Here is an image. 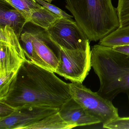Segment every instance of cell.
Segmentation results:
<instances>
[{
    "label": "cell",
    "instance_id": "1",
    "mask_svg": "<svg viewBox=\"0 0 129 129\" xmlns=\"http://www.w3.org/2000/svg\"><path fill=\"white\" fill-rule=\"evenodd\" d=\"M71 97L69 83L54 72L24 62L6 97L0 100L16 109L26 106L59 108Z\"/></svg>",
    "mask_w": 129,
    "mask_h": 129
},
{
    "label": "cell",
    "instance_id": "2",
    "mask_svg": "<svg viewBox=\"0 0 129 129\" xmlns=\"http://www.w3.org/2000/svg\"><path fill=\"white\" fill-rule=\"evenodd\" d=\"M91 50V66L100 82L98 93L111 102L125 93L129 103V56L99 44Z\"/></svg>",
    "mask_w": 129,
    "mask_h": 129
},
{
    "label": "cell",
    "instance_id": "3",
    "mask_svg": "<svg viewBox=\"0 0 129 129\" xmlns=\"http://www.w3.org/2000/svg\"><path fill=\"white\" fill-rule=\"evenodd\" d=\"M72 14L90 41H99L119 27L117 9L112 0H65Z\"/></svg>",
    "mask_w": 129,
    "mask_h": 129
},
{
    "label": "cell",
    "instance_id": "4",
    "mask_svg": "<svg viewBox=\"0 0 129 129\" xmlns=\"http://www.w3.org/2000/svg\"><path fill=\"white\" fill-rule=\"evenodd\" d=\"M71 97L90 115L100 121L103 124L119 117L118 109L111 101L92 92L82 83H69Z\"/></svg>",
    "mask_w": 129,
    "mask_h": 129
},
{
    "label": "cell",
    "instance_id": "5",
    "mask_svg": "<svg viewBox=\"0 0 129 129\" xmlns=\"http://www.w3.org/2000/svg\"><path fill=\"white\" fill-rule=\"evenodd\" d=\"M59 48L58 65L55 73L72 82L82 83L91 67V50Z\"/></svg>",
    "mask_w": 129,
    "mask_h": 129
},
{
    "label": "cell",
    "instance_id": "6",
    "mask_svg": "<svg viewBox=\"0 0 129 129\" xmlns=\"http://www.w3.org/2000/svg\"><path fill=\"white\" fill-rule=\"evenodd\" d=\"M45 30L50 40L58 47L83 50L90 48V41L74 20L61 19Z\"/></svg>",
    "mask_w": 129,
    "mask_h": 129
},
{
    "label": "cell",
    "instance_id": "7",
    "mask_svg": "<svg viewBox=\"0 0 129 129\" xmlns=\"http://www.w3.org/2000/svg\"><path fill=\"white\" fill-rule=\"evenodd\" d=\"M59 108L26 106L16 109L10 115L0 119L1 129H25L44 118L58 112Z\"/></svg>",
    "mask_w": 129,
    "mask_h": 129
},
{
    "label": "cell",
    "instance_id": "8",
    "mask_svg": "<svg viewBox=\"0 0 129 129\" xmlns=\"http://www.w3.org/2000/svg\"><path fill=\"white\" fill-rule=\"evenodd\" d=\"M31 32L36 54L48 70L55 73L59 62V48L50 40L46 31L44 34L41 31Z\"/></svg>",
    "mask_w": 129,
    "mask_h": 129
},
{
    "label": "cell",
    "instance_id": "9",
    "mask_svg": "<svg viewBox=\"0 0 129 129\" xmlns=\"http://www.w3.org/2000/svg\"><path fill=\"white\" fill-rule=\"evenodd\" d=\"M58 112L66 122L74 127L101 123L99 120L88 114L72 97L62 106Z\"/></svg>",
    "mask_w": 129,
    "mask_h": 129
},
{
    "label": "cell",
    "instance_id": "10",
    "mask_svg": "<svg viewBox=\"0 0 129 129\" xmlns=\"http://www.w3.org/2000/svg\"><path fill=\"white\" fill-rule=\"evenodd\" d=\"M24 61L14 47L0 41V74L18 71Z\"/></svg>",
    "mask_w": 129,
    "mask_h": 129
},
{
    "label": "cell",
    "instance_id": "11",
    "mask_svg": "<svg viewBox=\"0 0 129 129\" xmlns=\"http://www.w3.org/2000/svg\"><path fill=\"white\" fill-rule=\"evenodd\" d=\"M28 22L27 19L19 11L13 7L10 9L6 7L1 3L0 27L9 26L13 29L19 38L25 25Z\"/></svg>",
    "mask_w": 129,
    "mask_h": 129
},
{
    "label": "cell",
    "instance_id": "12",
    "mask_svg": "<svg viewBox=\"0 0 129 129\" xmlns=\"http://www.w3.org/2000/svg\"><path fill=\"white\" fill-rule=\"evenodd\" d=\"M62 18L43 7L41 9L31 10L29 22L46 30Z\"/></svg>",
    "mask_w": 129,
    "mask_h": 129
},
{
    "label": "cell",
    "instance_id": "13",
    "mask_svg": "<svg viewBox=\"0 0 129 129\" xmlns=\"http://www.w3.org/2000/svg\"><path fill=\"white\" fill-rule=\"evenodd\" d=\"M99 44L112 48L129 45V25L118 28L100 40Z\"/></svg>",
    "mask_w": 129,
    "mask_h": 129
},
{
    "label": "cell",
    "instance_id": "14",
    "mask_svg": "<svg viewBox=\"0 0 129 129\" xmlns=\"http://www.w3.org/2000/svg\"><path fill=\"white\" fill-rule=\"evenodd\" d=\"M73 127L62 118L58 112L30 125L25 129H69Z\"/></svg>",
    "mask_w": 129,
    "mask_h": 129
},
{
    "label": "cell",
    "instance_id": "15",
    "mask_svg": "<svg viewBox=\"0 0 129 129\" xmlns=\"http://www.w3.org/2000/svg\"><path fill=\"white\" fill-rule=\"evenodd\" d=\"M19 40L26 61L48 69L46 65L38 56L35 51L31 32L25 31L22 33Z\"/></svg>",
    "mask_w": 129,
    "mask_h": 129
},
{
    "label": "cell",
    "instance_id": "16",
    "mask_svg": "<svg viewBox=\"0 0 129 129\" xmlns=\"http://www.w3.org/2000/svg\"><path fill=\"white\" fill-rule=\"evenodd\" d=\"M116 9L119 27L129 25V0H118Z\"/></svg>",
    "mask_w": 129,
    "mask_h": 129
},
{
    "label": "cell",
    "instance_id": "17",
    "mask_svg": "<svg viewBox=\"0 0 129 129\" xmlns=\"http://www.w3.org/2000/svg\"><path fill=\"white\" fill-rule=\"evenodd\" d=\"M18 71L0 74V100L3 99L7 95Z\"/></svg>",
    "mask_w": 129,
    "mask_h": 129
},
{
    "label": "cell",
    "instance_id": "18",
    "mask_svg": "<svg viewBox=\"0 0 129 129\" xmlns=\"http://www.w3.org/2000/svg\"><path fill=\"white\" fill-rule=\"evenodd\" d=\"M19 11L29 22V18L32 9L23 0H3Z\"/></svg>",
    "mask_w": 129,
    "mask_h": 129
},
{
    "label": "cell",
    "instance_id": "19",
    "mask_svg": "<svg viewBox=\"0 0 129 129\" xmlns=\"http://www.w3.org/2000/svg\"><path fill=\"white\" fill-rule=\"evenodd\" d=\"M103 128L110 129H129V117H118L107 123Z\"/></svg>",
    "mask_w": 129,
    "mask_h": 129
},
{
    "label": "cell",
    "instance_id": "20",
    "mask_svg": "<svg viewBox=\"0 0 129 129\" xmlns=\"http://www.w3.org/2000/svg\"><path fill=\"white\" fill-rule=\"evenodd\" d=\"M35 1L38 4L45 7L52 12L61 16L62 18L71 20V21H74V20L73 19L74 18V16L68 15L65 12L62 11V10L60 9L57 7L43 0H35Z\"/></svg>",
    "mask_w": 129,
    "mask_h": 129
},
{
    "label": "cell",
    "instance_id": "21",
    "mask_svg": "<svg viewBox=\"0 0 129 129\" xmlns=\"http://www.w3.org/2000/svg\"><path fill=\"white\" fill-rule=\"evenodd\" d=\"M15 109L10 106L0 101V119L8 117Z\"/></svg>",
    "mask_w": 129,
    "mask_h": 129
},
{
    "label": "cell",
    "instance_id": "22",
    "mask_svg": "<svg viewBox=\"0 0 129 129\" xmlns=\"http://www.w3.org/2000/svg\"><path fill=\"white\" fill-rule=\"evenodd\" d=\"M112 48L116 52L129 56V45L115 47Z\"/></svg>",
    "mask_w": 129,
    "mask_h": 129
},
{
    "label": "cell",
    "instance_id": "23",
    "mask_svg": "<svg viewBox=\"0 0 129 129\" xmlns=\"http://www.w3.org/2000/svg\"><path fill=\"white\" fill-rule=\"evenodd\" d=\"M27 3L30 8L32 9H37L43 7L41 5L38 4L35 0H23Z\"/></svg>",
    "mask_w": 129,
    "mask_h": 129
},
{
    "label": "cell",
    "instance_id": "24",
    "mask_svg": "<svg viewBox=\"0 0 129 129\" xmlns=\"http://www.w3.org/2000/svg\"><path fill=\"white\" fill-rule=\"evenodd\" d=\"M43 1H46V2H47V3H49L51 4V2L53 0H43Z\"/></svg>",
    "mask_w": 129,
    "mask_h": 129
}]
</instances>
